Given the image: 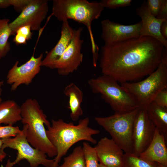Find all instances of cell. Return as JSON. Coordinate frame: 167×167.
I'll list each match as a JSON object with an SVG mask.
<instances>
[{"label":"cell","mask_w":167,"mask_h":167,"mask_svg":"<svg viewBox=\"0 0 167 167\" xmlns=\"http://www.w3.org/2000/svg\"><path fill=\"white\" fill-rule=\"evenodd\" d=\"M167 49L147 36L104 45L98 59L102 75L121 83L139 79L156 69Z\"/></svg>","instance_id":"1"},{"label":"cell","mask_w":167,"mask_h":167,"mask_svg":"<svg viewBox=\"0 0 167 167\" xmlns=\"http://www.w3.org/2000/svg\"><path fill=\"white\" fill-rule=\"evenodd\" d=\"M89 123L87 117L80 119L77 125L61 119L52 120L50 125L46 129L48 138L57 152L52 167H58L62 157L77 142L85 141L96 144L97 140L92 136L99 134L100 131L89 126Z\"/></svg>","instance_id":"2"},{"label":"cell","mask_w":167,"mask_h":167,"mask_svg":"<svg viewBox=\"0 0 167 167\" xmlns=\"http://www.w3.org/2000/svg\"><path fill=\"white\" fill-rule=\"evenodd\" d=\"M20 106L21 121L27 125V138L29 143L49 157H55L56 150L48 139L45 126L48 127L51 123L38 101L35 99L28 98Z\"/></svg>","instance_id":"3"},{"label":"cell","mask_w":167,"mask_h":167,"mask_svg":"<svg viewBox=\"0 0 167 167\" xmlns=\"http://www.w3.org/2000/svg\"><path fill=\"white\" fill-rule=\"evenodd\" d=\"M105 9L100 2L87 0H54L52 15L63 22L69 19L84 24L88 29L92 42V51L98 49L92 30V21L98 19Z\"/></svg>","instance_id":"4"},{"label":"cell","mask_w":167,"mask_h":167,"mask_svg":"<svg viewBox=\"0 0 167 167\" xmlns=\"http://www.w3.org/2000/svg\"><path fill=\"white\" fill-rule=\"evenodd\" d=\"M112 78L103 75L92 78L88 84L94 93L101 95L115 112H126L139 108L132 95Z\"/></svg>","instance_id":"5"},{"label":"cell","mask_w":167,"mask_h":167,"mask_svg":"<svg viewBox=\"0 0 167 167\" xmlns=\"http://www.w3.org/2000/svg\"><path fill=\"white\" fill-rule=\"evenodd\" d=\"M121 85L134 97L139 108L146 109L156 95L167 88V53L156 69L146 78L136 82L121 83Z\"/></svg>","instance_id":"6"},{"label":"cell","mask_w":167,"mask_h":167,"mask_svg":"<svg viewBox=\"0 0 167 167\" xmlns=\"http://www.w3.org/2000/svg\"><path fill=\"white\" fill-rule=\"evenodd\" d=\"M139 108L126 112H115L111 116L96 117L94 120L110 135L125 153H132V132Z\"/></svg>","instance_id":"7"},{"label":"cell","mask_w":167,"mask_h":167,"mask_svg":"<svg viewBox=\"0 0 167 167\" xmlns=\"http://www.w3.org/2000/svg\"><path fill=\"white\" fill-rule=\"evenodd\" d=\"M28 126L24 124L21 131L15 136L2 139V149L6 148L17 151L15 159L11 162L7 160L5 167H13L23 160H26L30 167H38L42 165L45 167H52L54 160L49 159L47 155L42 151L32 147L27 138Z\"/></svg>","instance_id":"8"},{"label":"cell","mask_w":167,"mask_h":167,"mask_svg":"<svg viewBox=\"0 0 167 167\" xmlns=\"http://www.w3.org/2000/svg\"><path fill=\"white\" fill-rule=\"evenodd\" d=\"M48 10V0H31L18 16L9 23L11 35H15L18 28L24 26H30L32 30H40Z\"/></svg>","instance_id":"9"},{"label":"cell","mask_w":167,"mask_h":167,"mask_svg":"<svg viewBox=\"0 0 167 167\" xmlns=\"http://www.w3.org/2000/svg\"><path fill=\"white\" fill-rule=\"evenodd\" d=\"M82 28L75 29L72 39L59 59L55 63L54 69H56L58 74L66 76L76 71L81 65L83 59L81 52L84 42L81 39Z\"/></svg>","instance_id":"10"},{"label":"cell","mask_w":167,"mask_h":167,"mask_svg":"<svg viewBox=\"0 0 167 167\" xmlns=\"http://www.w3.org/2000/svg\"><path fill=\"white\" fill-rule=\"evenodd\" d=\"M43 54L36 58L34 54L27 62L19 65V61L15 62L8 71L6 76L7 83L11 86V90L15 91L21 85L30 84L39 73L42 66Z\"/></svg>","instance_id":"11"},{"label":"cell","mask_w":167,"mask_h":167,"mask_svg":"<svg viewBox=\"0 0 167 167\" xmlns=\"http://www.w3.org/2000/svg\"><path fill=\"white\" fill-rule=\"evenodd\" d=\"M156 128L146 109L139 108L133 127V154L139 156L147 148L153 139Z\"/></svg>","instance_id":"12"},{"label":"cell","mask_w":167,"mask_h":167,"mask_svg":"<svg viewBox=\"0 0 167 167\" xmlns=\"http://www.w3.org/2000/svg\"><path fill=\"white\" fill-rule=\"evenodd\" d=\"M101 37L105 45L140 36L141 22L125 25L105 19L101 21Z\"/></svg>","instance_id":"13"},{"label":"cell","mask_w":167,"mask_h":167,"mask_svg":"<svg viewBox=\"0 0 167 167\" xmlns=\"http://www.w3.org/2000/svg\"><path fill=\"white\" fill-rule=\"evenodd\" d=\"M96 144L94 148L100 163L108 166L123 167V151L112 139L105 137Z\"/></svg>","instance_id":"14"},{"label":"cell","mask_w":167,"mask_h":167,"mask_svg":"<svg viewBox=\"0 0 167 167\" xmlns=\"http://www.w3.org/2000/svg\"><path fill=\"white\" fill-rule=\"evenodd\" d=\"M136 12L141 20L140 36L153 37L160 42L167 49V40L162 36L161 32V25L166 19H158L152 15L145 1L136 9Z\"/></svg>","instance_id":"15"},{"label":"cell","mask_w":167,"mask_h":167,"mask_svg":"<svg viewBox=\"0 0 167 167\" xmlns=\"http://www.w3.org/2000/svg\"><path fill=\"white\" fill-rule=\"evenodd\" d=\"M74 30L70 26L68 20L62 22L60 39L42 60V66L54 69L55 63L70 44L74 36Z\"/></svg>","instance_id":"16"},{"label":"cell","mask_w":167,"mask_h":167,"mask_svg":"<svg viewBox=\"0 0 167 167\" xmlns=\"http://www.w3.org/2000/svg\"><path fill=\"white\" fill-rule=\"evenodd\" d=\"M166 140L164 135L156 128L152 141L139 156L147 161L167 166Z\"/></svg>","instance_id":"17"},{"label":"cell","mask_w":167,"mask_h":167,"mask_svg":"<svg viewBox=\"0 0 167 167\" xmlns=\"http://www.w3.org/2000/svg\"><path fill=\"white\" fill-rule=\"evenodd\" d=\"M63 93L69 98L70 117L73 121H77L83 114L81 108L83 92L75 84L71 83L65 87Z\"/></svg>","instance_id":"18"},{"label":"cell","mask_w":167,"mask_h":167,"mask_svg":"<svg viewBox=\"0 0 167 167\" xmlns=\"http://www.w3.org/2000/svg\"><path fill=\"white\" fill-rule=\"evenodd\" d=\"M21 120L20 106L15 101L8 100L0 103V124L13 125Z\"/></svg>","instance_id":"19"},{"label":"cell","mask_w":167,"mask_h":167,"mask_svg":"<svg viewBox=\"0 0 167 167\" xmlns=\"http://www.w3.org/2000/svg\"><path fill=\"white\" fill-rule=\"evenodd\" d=\"M146 110L150 119L167 139V108L159 106L152 101Z\"/></svg>","instance_id":"20"},{"label":"cell","mask_w":167,"mask_h":167,"mask_svg":"<svg viewBox=\"0 0 167 167\" xmlns=\"http://www.w3.org/2000/svg\"><path fill=\"white\" fill-rule=\"evenodd\" d=\"M8 19L0 18V52L2 57L5 56L10 50L8 39L11 35Z\"/></svg>","instance_id":"21"},{"label":"cell","mask_w":167,"mask_h":167,"mask_svg":"<svg viewBox=\"0 0 167 167\" xmlns=\"http://www.w3.org/2000/svg\"><path fill=\"white\" fill-rule=\"evenodd\" d=\"M58 167H85L82 146L75 147L69 155L64 157L63 163Z\"/></svg>","instance_id":"22"},{"label":"cell","mask_w":167,"mask_h":167,"mask_svg":"<svg viewBox=\"0 0 167 167\" xmlns=\"http://www.w3.org/2000/svg\"><path fill=\"white\" fill-rule=\"evenodd\" d=\"M123 167H157L155 162L147 161L132 153H124Z\"/></svg>","instance_id":"23"},{"label":"cell","mask_w":167,"mask_h":167,"mask_svg":"<svg viewBox=\"0 0 167 167\" xmlns=\"http://www.w3.org/2000/svg\"><path fill=\"white\" fill-rule=\"evenodd\" d=\"M82 148L85 161V167H99V160L94 147L88 142L83 143Z\"/></svg>","instance_id":"24"},{"label":"cell","mask_w":167,"mask_h":167,"mask_svg":"<svg viewBox=\"0 0 167 167\" xmlns=\"http://www.w3.org/2000/svg\"><path fill=\"white\" fill-rule=\"evenodd\" d=\"M29 26H22L16 31L13 41L17 45L26 44L32 38V33Z\"/></svg>","instance_id":"25"},{"label":"cell","mask_w":167,"mask_h":167,"mask_svg":"<svg viewBox=\"0 0 167 167\" xmlns=\"http://www.w3.org/2000/svg\"><path fill=\"white\" fill-rule=\"evenodd\" d=\"M21 131L18 126H14L12 125L0 126V139L14 137Z\"/></svg>","instance_id":"26"},{"label":"cell","mask_w":167,"mask_h":167,"mask_svg":"<svg viewBox=\"0 0 167 167\" xmlns=\"http://www.w3.org/2000/svg\"><path fill=\"white\" fill-rule=\"evenodd\" d=\"M104 7L110 9L130 6L131 0H102L100 1Z\"/></svg>","instance_id":"27"},{"label":"cell","mask_w":167,"mask_h":167,"mask_svg":"<svg viewBox=\"0 0 167 167\" xmlns=\"http://www.w3.org/2000/svg\"><path fill=\"white\" fill-rule=\"evenodd\" d=\"M163 0H148L147 7L151 14L156 17L161 8Z\"/></svg>","instance_id":"28"},{"label":"cell","mask_w":167,"mask_h":167,"mask_svg":"<svg viewBox=\"0 0 167 167\" xmlns=\"http://www.w3.org/2000/svg\"><path fill=\"white\" fill-rule=\"evenodd\" d=\"M153 101L159 106L167 108V88L160 91L155 96Z\"/></svg>","instance_id":"29"},{"label":"cell","mask_w":167,"mask_h":167,"mask_svg":"<svg viewBox=\"0 0 167 167\" xmlns=\"http://www.w3.org/2000/svg\"><path fill=\"white\" fill-rule=\"evenodd\" d=\"M31 0H9L11 6L17 11L21 12L29 3Z\"/></svg>","instance_id":"30"},{"label":"cell","mask_w":167,"mask_h":167,"mask_svg":"<svg viewBox=\"0 0 167 167\" xmlns=\"http://www.w3.org/2000/svg\"><path fill=\"white\" fill-rule=\"evenodd\" d=\"M156 18L159 19H167V0H163L160 11Z\"/></svg>","instance_id":"31"},{"label":"cell","mask_w":167,"mask_h":167,"mask_svg":"<svg viewBox=\"0 0 167 167\" xmlns=\"http://www.w3.org/2000/svg\"><path fill=\"white\" fill-rule=\"evenodd\" d=\"M161 32L162 36L165 39H167V19L162 24L161 27Z\"/></svg>","instance_id":"32"},{"label":"cell","mask_w":167,"mask_h":167,"mask_svg":"<svg viewBox=\"0 0 167 167\" xmlns=\"http://www.w3.org/2000/svg\"><path fill=\"white\" fill-rule=\"evenodd\" d=\"M2 139H0V162H2L6 156V154L2 149Z\"/></svg>","instance_id":"33"},{"label":"cell","mask_w":167,"mask_h":167,"mask_svg":"<svg viewBox=\"0 0 167 167\" xmlns=\"http://www.w3.org/2000/svg\"><path fill=\"white\" fill-rule=\"evenodd\" d=\"M10 6L9 0H0V9L5 8Z\"/></svg>","instance_id":"34"},{"label":"cell","mask_w":167,"mask_h":167,"mask_svg":"<svg viewBox=\"0 0 167 167\" xmlns=\"http://www.w3.org/2000/svg\"><path fill=\"white\" fill-rule=\"evenodd\" d=\"M4 84L3 80H0V103L2 101V88Z\"/></svg>","instance_id":"35"},{"label":"cell","mask_w":167,"mask_h":167,"mask_svg":"<svg viewBox=\"0 0 167 167\" xmlns=\"http://www.w3.org/2000/svg\"><path fill=\"white\" fill-rule=\"evenodd\" d=\"M157 167H167V166H165L160 163H156Z\"/></svg>","instance_id":"36"},{"label":"cell","mask_w":167,"mask_h":167,"mask_svg":"<svg viewBox=\"0 0 167 167\" xmlns=\"http://www.w3.org/2000/svg\"><path fill=\"white\" fill-rule=\"evenodd\" d=\"M99 167H111V166H105V165H103L102 164L100 163L99 164Z\"/></svg>","instance_id":"37"},{"label":"cell","mask_w":167,"mask_h":167,"mask_svg":"<svg viewBox=\"0 0 167 167\" xmlns=\"http://www.w3.org/2000/svg\"><path fill=\"white\" fill-rule=\"evenodd\" d=\"M2 58V55L1 54V53L0 52V62Z\"/></svg>","instance_id":"38"}]
</instances>
